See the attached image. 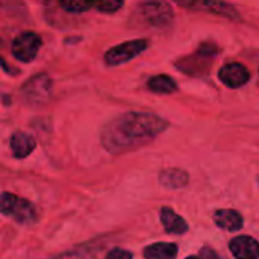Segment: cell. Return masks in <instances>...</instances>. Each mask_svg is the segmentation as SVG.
<instances>
[{
    "instance_id": "277c9868",
    "label": "cell",
    "mask_w": 259,
    "mask_h": 259,
    "mask_svg": "<svg viewBox=\"0 0 259 259\" xmlns=\"http://www.w3.org/2000/svg\"><path fill=\"white\" fill-rule=\"evenodd\" d=\"M41 36L35 32H23L11 44V53L21 62H30L41 49Z\"/></svg>"
},
{
    "instance_id": "5b68a950",
    "label": "cell",
    "mask_w": 259,
    "mask_h": 259,
    "mask_svg": "<svg viewBox=\"0 0 259 259\" xmlns=\"http://www.w3.org/2000/svg\"><path fill=\"white\" fill-rule=\"evenodd\" d=\"M23 97L29 103H42L49 100L52 94V79L47 74H36L32 76L21 88Z\"/></svg>"
},
{
    "instance_id": "5bb4252c",
    "label": "cell",
    "mask_w": 259,
    "mask_h": 259,
    "mask_svg": "<svg viewBox=\"0 0 259 259\" xmlns=\"http://www.w3.org/2000/svg\"><path fill=\"white\" fill-rule=\"evenodd\" d=\"M149 90L158 94H171L178 90V85L175 82V79H171L167 74H159V76H153L149 83H147Z\"/></svg>"
},
{
    "instance_id": "8fae6325",
    "label": "cell",
    "mask_w": 259,
    "mask_h": 259,
    "mask_svg": "<svg viewBox=\"0 0 259 259\" xmlns=\"http://www.w3.org/2000/svg\"><path fill=\"white\" fill-rule=\"evenodd\" d=\"M214 222L225 231H238L243 228V217L232 209H220L214 215Z\"/></svg>"
},
{
    "instance_id": "4fadbf2b",
    "label": "cell",
    "mask_w": 259,
    "mask_h": 259,
    "mask_svg": "<svg viewBox=\"0 0 259 259\" xmlns=\"http://www.w3.org/2000/svg\"><path fill=\"white\" fill-rule=\"evenodd\" d=\"M176 255H178V246L170 243L152 244L144 250V256L147 259H175Z\"/></svg>"
},
{
    "instance_id": "3957f363",
    "label": "cell",
    "mask_w": 259,
    "mask_h": 259,
    "mask_svg": "<svg viewBox=\"0 0 259 259\" xmlns=\"http://www.w3.org/2000/svg\"><path fill=\"white\" fill-rule=\"evenodd\" d=\"M147 46H149V41L144 38L126 41V42L118 44V46L112 47L111 50H108L105 55V62L109 67H117V65L126 64L131 59L137 58L138 55H141L147 49Z\"/></svg>"
},
{
    "instance_id": "9c48e42d",
    "label": "cell",
    "mask_w": 259,
    "mask_h": 259,
    "mask_svg": "<svg viewBox=\"0 0 259 259\" xmlns=\"http://www.w3.org/2000/svg\"><path fill=\"white\" fill-rule=\"evenodd\" d=\"M231 252L237 259H258L259 243L250 237H237L231 241Z\"/></svg>"
},
{
    "instance_id": "ac0fdd59",
    "label": "cell",
    "mask_w": 259,
    "mask_h": 259,
    "mask_svg": "<svg viewBox=\"0 0 259 259\" xmlns=\"http://www.w3.org/2000/svg\"><path fill=\"white\" fill-rule=\"evenodd\" d=\"M187 259H199V258H194V256H190V258H187Z\"/></svg>"
},
{
    "instance_id": "6da1fadb",
    "label": "cell",
    "mask_w": 259,
    "mask_h": 259,
    "mask_svg": "<svg viewBox=\"0 0 259 259\" xmlns=\"http://www.w3.org/2000/svg\"><path fill=\"white\" fill-rule=\"evenodd\" d=\"M167 127L165 120L147 112H126L112 120L103 131V143L114 152L156 137Z\"/></svg>"
},
{
    "instance_id": "e0dca14e",
    "label": "cell",
    "mask_w": 259,
    "mask_h": 259,
    "mask_svg": "<svg viewBox=\"0 0 259 259\" xmlns=\"http://www.w3.org/2000/svg\"><path fill=\"white\" fill-rule=\"evenodd\" d=\"M106 259H132L131 252L123 250V249H114L112 252H109V255L106 256Z\"/></svg>"
},
{
    "instance_id": "7c38bea8",
    "label": "cell",
    "mask_w": 259,
    "mask_h": 259,
    "mask_svg": "<svg viewBox=\"0 0 259 259\" xmlns=\"http://www.w3.org/2000/svg\"><path fill=\"white\" fill-rule=\"evenodd\" d=\"M161 222H162L165 231L170 232V234H184L188 229L185 220L182 217H179L170 208H162V211H161Z\"/></svg>"
},
{
    "instance_id": "9a60e30c",
    "label": "cell",
    "mask_w": 259,
    "mask_h": 259,
    "mask_svg": "<svg viewBox=\"0 0 259 259\" xmlns=\"http://www.w3.org/2000/svg\"><path fill=\"white\" fill-rule=\"evenodd\" d=\"M59 5L64 11L68 12H85L96 6V0H59Z\"/></svg>"
},
{
    "instance_id": "2e32d148",
    "label": "cell",
    "mask_w": 259,
    "mask_h": 259,
    "mask_svg": "<svg viewBox=\"0 0 259 259\" xmlns=\"http://www.w3.org/2000/svg\"><path fill=\"white\" fill-rule=\"evenodd\" d=\"M124 0H96V8L100 12L105 14H112L115 11H118L123 6Z\"/></svg>"
},
{
    "instance_id": "7a4b0ae2",
    "label": "cell",
    "mask_w": 259,
    "mask_h": 259,
    "mask_svg": "<svg viewBox=\"0 0 259 259\" xmlns=\"http://www.w3.org/2000/svg\"><path fill=\"white\" fill-rule=\"evenodd\" d=\"M137 14L146 26L152 27H162L170 24L173 20V11L165 2L159 0H147L138 5Z\"/></svg>"
},
{
    "instance_id": "8992f818",
    "label": "cell",
    "mask_w": 259,
    "mask_h": 259,
    "mask_svg": "<svg viewBox=\"0 0 259 259\" xmlns=\"http://www.w3.org/2000/svg\"><path fill=\"white\" fill-rule=\"evenodd\" d=\"M2 212L5 215H12L14 219H17L21 223H27V222L33 220V217H35L33 208L30 206V203H27L26 200H21L17 196L9 194V193L2 194Z\"/></svg>"
},
{
    "instance_id": "52a82bcc",
    "label": "cell",
    "mask_w": 259,
    "mask_h": 259,
    "mask_svg": "<svg viewBox=\"0 0 259 259\" xmlns=\"http://www.w3.org/2000/svg\"><path fill=\"white\" fill-rule=\"evenodd\" d=\"M219 79L228 87V88H241L250 80L249 70L240 64V62H229L222 67L219 71Z\"/></svg>"
},
{
    "instance_id": "30bf717a",
    "label": "cell",
    "mask_w": 259,
    "mask_h": 259,
    "mask_svg": "<svg viewBox=\"0 0 259 259\" xmlns=\"http://www.w3.org/2000/svg\"><path fill=\"white\" fill-rule=\"evenodd\" d=\"M35 149V140L24 134V132H15L11 137V150L15 158H26L32 153Z\"/></svg>"
},
{
    "instance_id": "ba28073f",
    "label": "cell",
    "mask_w": 259,
    "mask_h": 259,
    "mask_svg": "<svg viewBox=\"0 0 259 259\" xmlns=\"http://www.w3.org/2000/svg\"><path fill=\"white\" fill-rule=\"evenodd\" d=\"M178 5L185 6V8H193V9H202V11H208L212 14H219L223 17H229V18H238L237 11L225 3L223 0H175Z\"/></svg>"
}]
</instances>
